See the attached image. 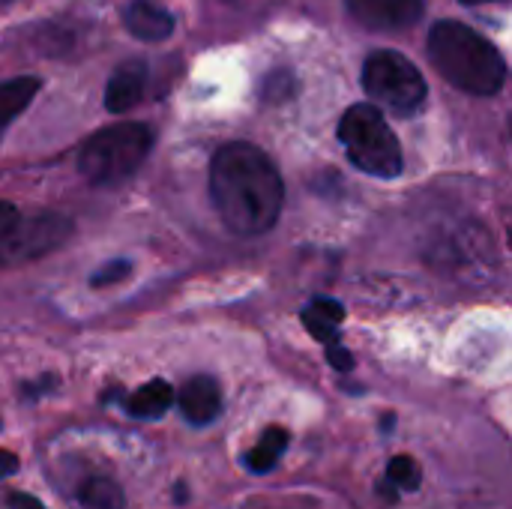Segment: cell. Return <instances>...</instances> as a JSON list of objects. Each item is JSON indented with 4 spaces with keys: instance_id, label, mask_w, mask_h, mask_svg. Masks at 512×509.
I'll return each mask as SVG.
<instances>
[{
    "instance_id": "cell-15",
    "label": "cell",
    "mask_w": 512,
    "mask_h": 509,
    "mask_svg": "<svg viewBox=\"0 0 512 509\" xmlns=\"http://www.w3.org/2000/svg\"><path fill=\"white\" fill-rule=\"evenodd\" d=\"M84 509H126V495L111 477H87L78 489Z\"/></svg>"
},
{
    "instance_id": "cell-20",
    "label": "cell",
    "mask_w": 512,
    "mask_h": 509,
    "mask_svg": "<svg viewBox=\"0 0 512 509\" xmlns=\"http://www.w3.org/2000/svg\"><path fill=\"white\" fill-rule=\"evenodd\" d=\"M18 216H21V213H18V207L0 198V237H3L15 222H18Z\"/></svg>"
},
{
    "instance_id": "cell-16",
    "label": "cell",
    "mask_w": 512,
    "mask_h": 509,
    "mask_svg": "<svg viewBox=\"0 0 512 509\" xmlns=\"http://www.w3.org/2000/svg\"><path fill=\"white\" fill-rule=\"evenodd\" d=\"M387 483L396 486L399 492H417L423 483V471L411 456H393L387 462Z\"/></svg>"
},
{
    "instance_id": "cell-2",
    "label": "cell",
    "mask_w": 512,
    "mask_h": 509,
    "mask_svg": "<svg viewBox=\"0 0 512 509\" xmlns=\"http://www.w3.org/2000/svg\"><path fill=\"white\" fill-rule=\"evenodd\" d=\"M429 57L450 84L474 96H495L507 81L501 51L462 21H438L432 27Z\"/></svg>"
},
{
    "instance_id": "cell-11",
    "label": "cell",
    "mask_w": 512,
    "mask_h": 509,
    "mask_svg": "<svg viewBox=\"0 0 512 509\" xmlns=\"http://www.w3.org/2000/svg\"><path fill=\"white\" fill-rule=\"evenodd\" d=\"M342 321H345V306H342L339 300H333V297H315V300L303 309V324H306V330H309L318 342H324V345H330V342L339 339Z\"/></svg>"
},
{
    "instance_id": "cell-14",
    "label": "cell",
    "mask_w": 512,
    "mask_h": 509,
    "mask_svg": "<svg viewBox=\"0 0 512 509\" xmlns=\"http://www.w3.org/2000/svg\"><path fill=\"white\" fill-rule=\"evenodd\" d=\"M285 450H288V432L279 429V426H273V429H267L258 438V444L246 456V468L252 474H270L279 465V459L285 456Z\"/></svg>"
},
{
    "instance_id": "cell-1",
    "label": "cell",
    "mask_w": 512,
    "mask_h": 509,
    "mask_svg": "<svg viewBox=\"0 0 512 509\" xmlns=\"http://www.w3.org/2000/svg\"><path fill=\"white\" fill-rule=\"evenodd\" d=\"M210 198L219 219L243 237L264 234L276 225L282 213V177L273 159L249 144H225L210 165Z\"/></svg>"
},
{
    "instance_id": "cell-4",
    "label": "cell",
    "mask_w": 512,
    "mask_h": 509,
    "mask_svg": "<svg viewBox=\"0 0 512 509\" xmlns=\"http://www.w3.org/2000/svg\"><path fill=\"white\" fill-rule=\"evenodd\" d=\"M339 141L345 144L348 159L372 177H396L402 171L399 138L372 102H357L342 114Z\"/></svg>"
},
{
    "instance_id": "cell-6",
    "label": "cell",
    "mask_w": 512,
    "mask_h": 509,
    "mask_svg": "<svg viewBox=\"0 0 512 509\" xmlns=\"http://www.w3.org/2000/svg\"><path fill=\"white\" fill-rule=\"evenodd\" d=\"M72 234L69 219L57 213H39V216H18V222L0 237V267H18L27 261H36Z\"/></svg>"
},
{
    "instance_id": "cell-22",
    "label": "cell",
    "mask_w": 512,
    "mask_h": 509,
    "mask_svg": "<svg viewBox=\"0 0 512 509\" xmlns=\"http://www.w3.org/2000/svg\"><path fill=\"white\" fill-rule=\"evenodd\" d=\"M15 471H18V456H12V453H0V480L12 477Z\"/></svg>"
},
{
    "instance_id": "cell-21",
    "label": "cell",
    "mask_w": 512,
    "mask_h": 509,
    "mask_svg": "<svg viewBox=\"0 0 512 509\" xmlns=\"http://www.w3.org/2000/svg\"><path fill=\"white\" fill-rule=\"evenodd\" d=\"M9 507L12 509H45L42 501H36L33 495H27V492H12L9 495Z\"/></svg>"
},
{
    "instance_id": "cell-9",
    "label": "cell",
    "mask_w": 512,
    "mask_h": 509,
    "mask_svg": "<svg viewBox=\"0 0 512 509\" xmlns=\"http://www.w3.org/2000/svg\"><path fill=\"white\" fill-rule=\"evenodd\" d=\"M129 33L141 42H162L174 33V18L153 0H132L123 12Z\"/></svg>"
},
{
    "instance_id": "cell-17",
    "label": "cell",
    "mask_w": 512,
    "mask_h": 509,
    "mask_svg": "<svg viewBox=\"0 0 512 509\" xmlns=\"http://www.w3.org/2000/svg\"><path fill=\"white\" fill-rule=\"evenodd\" d=\"M291 93H294V78H291V72H270V78L264 81V96L282 102V99H288Z\"/></svg>"
},
{
    "instance_id": "cell-10",
    "label": "cell",
    "mask_w": 512,
    "mask_h": 509,
    "mask_svg": "<svg viewBox=\"0 0 512 509\" xmlns=\"http://www.w3.org/2000/svg\"><path fill=\"white\" fill-rule=\"evenodd\" d=\"M144 81H147V66L144 63H123L114 69V75L108 78L105 87V108L111 114H123L132 105H138V99L144 96Z\"/></svg>"
},
{
    "instance_id": "cell-19",
    "label": "cell",
    "mask_w": 512,
    "mask_h": 509,
    "mask_svg": "<svg viewBox=\"0 0 512 509\" xmlns=\"http://www.w3.org/2000/svg\"><path fill=\"white\" fill-rule=\"evenodd\" d=\"M327 360H330V366H333L336 372H351V369H354L351 351L342 348L339 342H330V345H327Z\"/></svg>"
},
{
    "instance_id": "cell-8",
    "label": "cell",
    "mask_w": 512,
    "mask_h": 509,
    "mask_svg": "<svg viewBox=\"0 0 512 509\" xmlns=\"http://www.w3.org/2000/svg\"><path fill=\"white\" fill-rule=\"evenodd\" d=\"M174 402H177L183 420L192 426H210L222 414V390L210 375L189 378L180 387V393H174Z\"/></svg>"
},
{
    "instance_id": "cell-12",
    "label": "cell",
    "mask_w": 512,
    "mask_h": 509,
    "mask_svg": "<svg viewBox=\"0 0 512 509\" xmlns=\"http://www.w3.org/2000/svg\"><path fill=\"white\" fill-rule=\"evenodd\" d=\"M171 405H174V387L168 381L156 378V381H147L144 387H138L129 396L126 411L135 420H159V417H165L171 411Z\"/></svg>"
},
{
    "instance_id": "cell-5",
    "label": "cell",
    "mask_w": 512,
    "mask_h": 509,
    "mask_svg": "<svg viewBox=\"0 0 512 509\" xmlns=\"http://www.w3.org/2000/svg\"><path fill=\"white\" fill-rule=\"evenodd\" d=\"M363 90L372 102L396 114H414L426 102V78L399 51H375L366 57Z\"/></svg>"
},
{
    "instance_id": "cell-13",
    "label": "cell",
    "mask_w": 512,
    "mask_h": 509,
    "mask_svg": "<svg viewBox=\"0 0 512 509\" xmlns=\"http://www.w3.org/2000/svg\"><path fill=\"white\" fill-rule=\"evenodd\" d=\"M36 93H39V78H33V75H18V78L0 84V135L30 105V99Z\"/></svg>"
},
{
    "instance_id": "cell-18",
    "label": "cell",
    "mask_w": 512,
    "mask_h": 509,
    "mask_svg": "<svg viewBox=\"0 0 512 509\" xmlns=\"http://www.w3.org/2000/svg\"><path fill=\"white\" fill-rule=\"evenodd\" d=\"M132 273V264L129 261H111L108 267H102L93 279H90V285L93 288H102V285H114V282H120V279H126Z\"/></svg>"
},
{
    "instance_id": "cell-3",
    "label": "cell",
    "mask_w": 512,
    "mask_h": 509,
    "mask_svg": "<svg viewBox=\"0 0 512 509\" xmlns=\"http://www.w3.org/2000/svg\"><path fill=\"white\" fill-rule=\"evenodd\" d=\"M150 147L153 135L144 123H117L84 141L78 153V171L93 186H117L144 165Z\"/></svg>"
},
{
    "instance_id": "cell-23",
    "label": "cell",
    "mask_w": 512,
    "mask_h": 509,
    "mask_svg": "<svg viewBox=\"0 0 512 509\" xmlns=\"http://www.w3.org/2000/svg\"><path fill=\"white\" fill-rule=\"evenodd\" d=\"M459 3H468V6H477V3H489V0H459Z\"/></svg>"
},
{
    "instance_id": "cell-7",
    "label": "cell",
    "mask_w": 512,
    "mask_h": 509,
    "mask_svg": "<svg viewBox=\"0 0 512 509\" xmlns=\"http://www.w3.org/2000/svg\"><path fill=\"white\" fill-rule=\"evenodd\" d=\"M351 18L375 33L408 30L423 15V0H345Z\"/></svg>"
}]
</instances>
